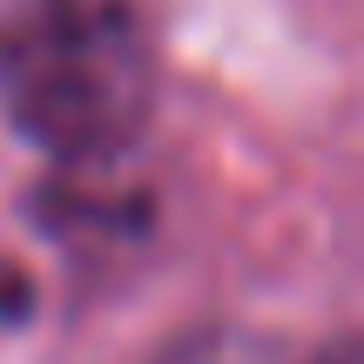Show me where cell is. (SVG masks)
<instances>
[{"label":"cell","instance_id":"1","mask_svg":"<svg viewBox=\"0 0 364 364\" xmlns=\"http://www.w3.org/2000/svg\"><path fill=\"white\" fill-rule=\"evenodd\" d=\"M0 108L61 162H108L149 115V48L129 0H7Z\"/></svg>","mask_w":364,"mask_h":364},{"label":"cell","instance_id":"2","mask_svg":"<svg viewBox=\"0 0 364 364\" xmlns=\"http://www.w3.org/2000/svg\"><path fill=\"white\" fill-rule=\"evenodd\" d=\"M162 364H277V351L243 331H203V338H182Z\"/></svg>","mask_w":364,"mask_h":364},{"label":"cell","instance_id":"3","mask_svg":"<svg viewBox=\"0 0 364 364\" xmlns=\"http://www.w3.org/2000/svg\"><path fill=\"white\" fill-rule=\"evenodd\" d=\"M311 364H364V338H351V344H331L324 358H311Z\"/></svg>","mask_w":364,"mask_h":364}]
</instances>
